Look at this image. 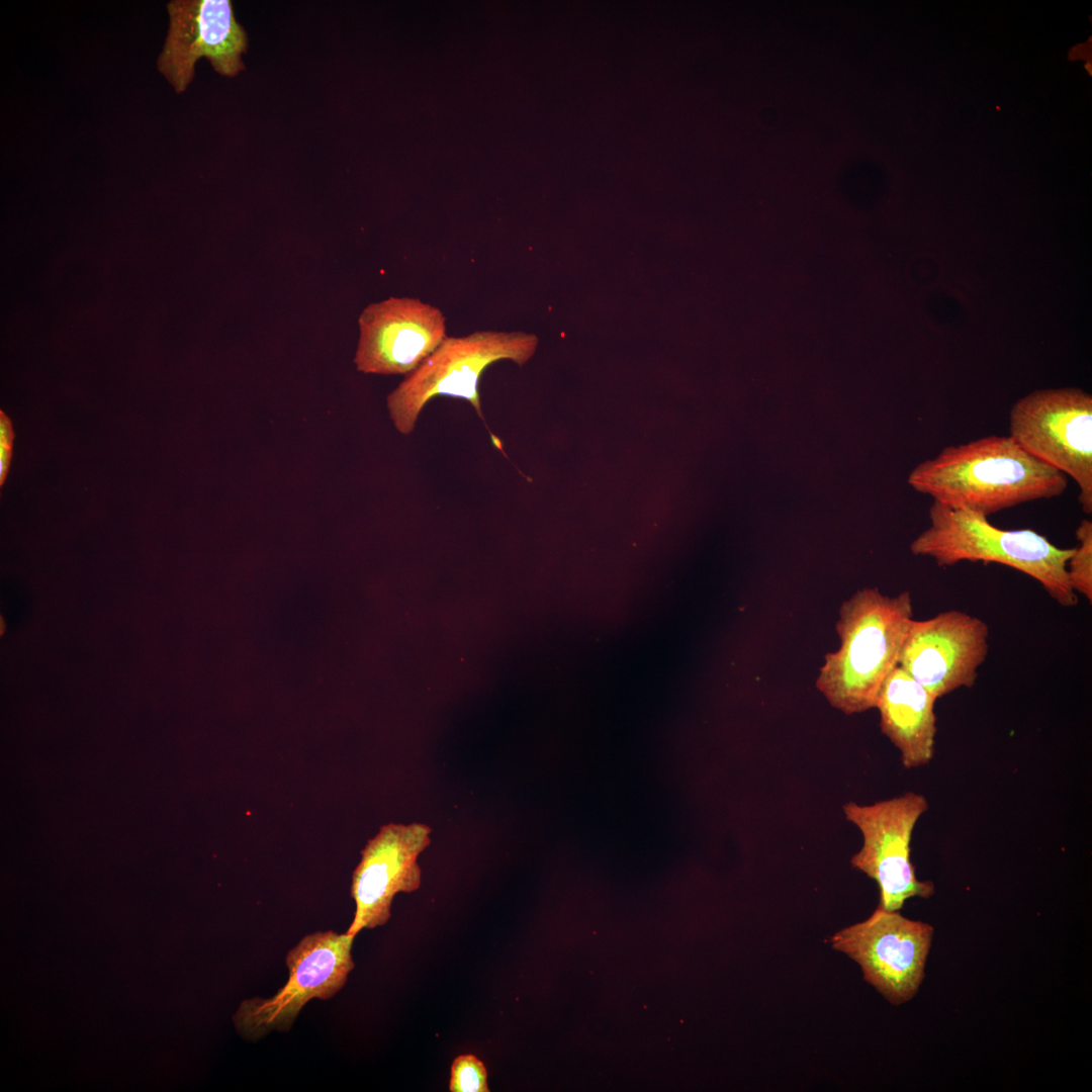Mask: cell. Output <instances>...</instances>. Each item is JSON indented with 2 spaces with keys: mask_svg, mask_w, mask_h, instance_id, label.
<instances>
[{
  "mask_svg": "<svg viewBox=\"0 0 1092 1092\" xmlns=\"http://www.w3.org/2000/svg\"><path fill=\"white\" fill-rule=\"evenodd\" d=\"M912 621L908 590L890 597L866 587L843 602L835 624L840 646L825 655L816 679L833 708L853 715L876 707L885 679L899 665Z\"/></svg>",
  "mask_w": 1092,
  "mask_h": 1092,
  "instance_id": "2",
  "label": "cell"
},
{
  "mask_svg": "<svg viewBox=\"0 0 1092 1092\" xmlns=\"http://www.w3.org/2000/svg\"><path fill=\"white\" fill-rule=\"evenodd\" d=\"M929 527L910 545L913 554L949 567L962 561L996 562L1037 580L1062 607H1075L1078 595L1071 588L1067 562L1074 548H1060L1031 530H1005L988 517L967 509L933 502Z\"/></svg>",
  "mask_w": 1092,
  "mask_h": 1092,
  "instance_id": "3",
  "label": "cell"
},
{
  "mask_svg": "<svg viewBox=\"0 0 1092 1092\" xmlns=\"http://www.w3.org/2000/svg\"><path fill=\"white\" fill-rule=\"evenodd\" d=\"M842 809L846 820L859 829L863 839L850 864L877 882L879 907L899 911L910 898L933 896L934 884L916 878L910 858L914 827L928 809L923 795L907 792L870 805L847 802Z\"/></svg>",
  "mask_w": 1092,
  "mask_h": 1092,
  "instance_id": "7",
  "label": "cell"
},
{
  "mask_svg": "<svg viewBox=\"0 0 1092 1092\" xmlns=\"http://www.w3.org/2000/svg\"><path fill=\"white\" fill-rule=\"evenodd\" d=\"M936 699L901 666L885 679L876 703L882 733L900 751L905 768L928 764L934 755Z\"/></svg>",
  "mask_w": 1092,
  "mask_h": 1092,
  "instance_id": "13",
  "label": "cell"
},
{
  "mask_svg": "<svg viewBox=\"0 0 1092 1092\" xmlns=\"http://www.w3.org/2000/svg\"><path fill=\"white\" fill-rule=\"evenodd\" d=\"M989 627L976 616L950 610L911 622L899 666L936 700L972 688L989 651Z\"/></svg>",
  "mask_w": 1092,
  "mask_h": 1092,
  "instance_id": "10",
  "label": "cell"
},
{
  "mask_svg": "<svg viewBox=\"0 0 1092 1092\" xmlns=\"http://www.w3.org/2000/svg\"><path fill=\"white\" fill-rule=\"evenodd\" d=\"M14 432L7 416L0 413V483L6 478L12 457Z\"/></svg>",
  "mask_w": 1092,
  "mask_h": 1092,
  "instance_id": "16",
  "label": "cell"
},
{
  "mask_svg": "<svg viewBox=\"0 0 1092 1092\" xmlns=\"http://www.w3.org/2000/svg\"><path fill=\"white\" fill-rule=\"evenodd\" d=\"M449 1091L489 1092L483 1062L471 1054L456 1057L451 1065Z\"/></svg>",
  "mask_w": 1092,
  "mask_h": 1092,
  "instance_id": "15",
  "label": "cell"
},
{
  "mask_svg": "<svg viewBox=\"0 0 1092 1092\" xmlns=\"http://www.w3.org/2000/svg\"><path fill=\"white\" fill-rule=\"evenodd\" d=\"M1010 437L1026 452L1071 476L1078 500L1092 513V396L1076 387L1035 390L1017 400Z\"/></svg>",
  "mask_w": 1092,
  "mask_h": 1092,
  "instance_id": "5",
  "label": "cell"
},
{
  "mask_svg": "<svg viewBox=\"0 0 1092 1092\" xmlns=\"http://www.w3.org/2000/svg\"><path fill=\"white\" fill-rule=\"evenodd\" d=\"M538 345L523 332L476 331L447 336L438 348L387 395L386 407L395 430L412 434L426 404L438 396L468 401L481 420L479 380L491 364L509 360L524 365Z\"/></svg>",
  "mask_w": 1092,
  "mask_h": 1092,
  "instance_id": "4",
  "label": "cell"
},
{
  "mask_svg": "<svg viewBox=\"0 0 1092 1092\" xmlns=\"http://www.w3.org/2000/svg\"><path fill=\"white\" fill-rule=\"evenodd\" d=\"M167 10L170 25L157 67L176 93L191 83L201 57L225 77L245 69L241 57L247 52L248 36L230 0H173Z\"/></svg>",
  "mask_w": 1092,
  "mask_h": 1092,
  "instance_id": "9",
  "label": "cell"
},
{
  "mask_svg": "<svg viewBox=\"0 0 1092 1092\" xmlns=\"http://www.w3.org/2000/svg\"><path fill=\"white\" fill-rule=\"evenodd\" d=\"M933 933L928 923L878 906L866 920L836 932L830 942L860 966L864 980L889 1002L900 1005L922 984Z\"/></svg>",
  "mask_w": 1092,
  "mask_h": 1092,
  "instance_id": "8",
  "label": "cell"
},
{
  "mask_svg": "<svg viewBox=\"0 0 1092 1092\" xmlns=\"http://www.w3.org/2000/svg\"><path fill=\"white\" fill-rule=\"evenodd\" d=\"M358 325L354 364L364 374L406 376L447 337L442 310L416 297L370 303Z\"/></svg>",
  "mask_w": 1092,
  "mask_h": 1092,
  "instance_id": "11",
  "label": "cell"
},
{
  "mask_svg": "<svg viewBox=\"0 0 1092 1092\" xmlns=\"http://www.w3.org/2000/svg\"><path fill=\"white\" fill-rule=\"evenodd\" d=\"M354 937L333 930L302 937L286 954L289 975L285 985L270 998L241 1002L233 1016L237 1031L247 1040H258L271 1031H287L308 1001L334 997L355 967L351 953Z\"/></svg>",
  "mask_w": 1092,
  "mask_h": 1092,
  "instance_id": "6",
  "label": "cell"
},
{
  "mask_svg": "<svg viewBox=\"0 0 1092 1092\" xmlns=\"http://www.w3.org/2000/svg\"><path fill=\"white\" fill-rule=\"evenodd\" d=\"M940 505L985 516L1063 494L1067 476L1021 448L1010 436L988 435L943 448L908 477Z\"/></svg>",
  "mask_w": 1092,
  "mask_h": 1092,
  "instance_id": "1",
  "label": "cell"
},
{
  "mask_svg": "<svg viewBox=\"0 0 1092 1092\" xmlns=\"http://www.w3.org/2000/svg\"><path fill=\"white\" fill-rule=\"evenodd\" d=\"M1078 547L1074 548L1067 562V575L1071 588L1092 602V522L1083 519L1076 529Z\"/></svg>",
  "mask_w": 1092,
  "mask_h": 1092,
  "instance_id": "14",
  "label": "cell"
},
{
  "mask_svg": "<svg viewBox=\"0 0 1092 1092\" xmlns=\"http://www.w3.org/2000/svg\"><path fill=\"white\" fill-rule=\"evenodd\" d=\"M431 828L423 823H389L368 840L352 875L355 913L346 933L386 924L396 894L412 893L422 882L419 855L429 846Z\"/></svg>",
  "mask_w": 1092,
  "mask_h": 1092,
  "instance_id": "12",
  "label": "cell"
}]
</instances>
